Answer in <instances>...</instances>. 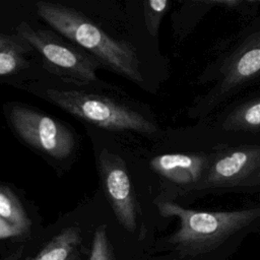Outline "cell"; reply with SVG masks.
<instances>
[{"mask_svg":"<svg viewBox=\"0 0 260 260\" xmlns=\"http://www.w3.org/2000/svg\"><path fill=\"white\" fill-rule=\"evenodd\" d=\"M260 169V145H240L211 153L207 171L190 194L236 188Z\"/></svg>","mask_w":260,"mask_h":260,"instance_id":"obj_7","label":"cell"},{"mask_svg":"<svg viewBox=\"0 0 260 260\" xmlns=\"http://www.w3.org/2000/svg\"><path fill=\"white\" fill-rule=\"evenodd\" d=\"M80 242L78 228L70 226L54 237L41 252L30 260H69Z\"/></svg>","mask_w":260,"mask_h":260,"instance_id":"obj_12","label":"cell"},{"mask_svg":"<svg viewBox=\"0 0 260 260\" xmlns=\"http://www.w3.org/2000/svg\"><path fill=\"white\" fill-rule=\"evenodd\" d=\"M171 2L168 0H148L143 2V15L148 34L155 38L162 17L169 10Z\"/></svg>","mask_w":260,"mask_h":260,"instance_id":"obj_15","label":"cell"},{"mask_svg":"<svg viewBox=\"0 0 260 260\" xmlns=\"http://www.w3.org/2000/svg\"><path fill=\"white\" fill-rule=\"evenodd\" d=\"M221 126L226 131H260V96L249 100L231 111Z\"/></svg>","mask_w":260,"mask_h":260,"instance_id":"obj_11","label":"cell"},{"mask_svg":"<svg viewBox=\"0 0 260 260\" xmlns=\"http://www.w3.org/2000/svg\"><path fill=\"white\" fill-rule=\"evenodd\" d=\"M213 7H216L215 0L190 1L185 3L178 15L177 34L185 36L191 31L198 21Z\"/></svg>","mask_w":260,"mask_h":260,"instance_id":"obj_14","label":"cell"},{"mask_svg":"<svg viewBox=\"0 0 260 260\" xmlns=\"http://www.w3.org/2000/svg\"><path fill=\"white\" fill-rule=\"evenodd\" d=\"M39 15L55 30L89 53L101 65L142 84L143 76L135 48L108 36L83 14L62 4L40 1Z\"/></svg>","mask_w":260,"mask_h":260,"instance_id":"obj_2","label":"cell"},{"mask_svg":"<svg viewBox=\"0 0 260 260\" xmlns=\"http://www.w3.org/2000/svg\"><path fill=\"white\" fill-rule=\"evenodd\" d=\"M44 96L72 116L103 129L134 131L144 135H153L158 131L155 123L141 113L103 95L48 88Z\"/></svg>","mask_w":260,"mask_h":260,"instance_id":"obj_3","label":"cell"},{"mask_svg":"<svg viewBox=\"0 0 260 260\" xmlns=\"http://www.w3.org/2000/svg\"><path fill=\"white\" fill-rule=\"evenodd\" d=\"M259 2V5H260V1H258Z\"/></svg>","mask_w":260,"mask_h":260,"instance_id":"obj_19","label":"cell"},{"mask_svg":"<svg viewBox=\"0 0 260 260\" xmlns=\"http://www.w3.org/2000/svg\"><path fill=\"white\" fill-rule=\"evenodd\" d=\"M16 32L40 54L44 67L64 81L81 85L100 81L95 72L101 64L91 55L25 21L16 26Z\"/></svg>","mask_w":260,"mask_h":260,"instance_id":"obj_5","label":"cell"},{"mask_svg":"<svg viewBox=\"0 0 260 260\" xmlns=\"http://www.w3.org/2000/svg\"><path fill=\"white\" fill-rule=\"evenodd\" d=\"M260 75V30L246 38L220 63L213 86L195 99L189 115L203 118L241 87Z\"/></svg>","mask_w":260,"mask_h":260,"instance_id":"obj_4","label":"cell"},{"mask_svg":"<svg viewBox=\"0 0 260 260\" xmlns=\"http://www.w3.org/2000/svg\"><path fill=\"white\" fill-rule=\"evenodd\" d=\"M10 123L27 144L57 159L67 157L74 147L72 132L62 123L23 106H12Z\"/></svg>","mask_w":260,"mask_h":260,"instance_id":"obj_6","label":"cell"},{"mask_svg":"<svg viewBox=\"0 0 260 260\" xmlns=\"http://www.w3.org/2000/svg\"><path fill=\"white\" fill-rule=\"evenodd\" d=\"M23 232L18 228L12 225L2 216H0V239H7L21 235Z\"/></svg>","mask_w":260,"mask_h":260,"instance_id":"obj_17","label":"cell"},{"mask_svg":"<svg viewBox=\"0 0 260 260\" xmlns=\"http://www.w3.org/2000/svg\"><path fill=\"white\" fill-rule=\"evenodd\" d=\"M162 216L179 219V229L169 242L182 255L197 256L212 251L232 237L260 223V205L229 211H199L171 200L156 203Z\"/></svg>","mask_w":260,"mask_h":260,"instance_id":"obj_1","label":"cell"},{"mask_svg":"<svg viewBox=\"0 0 260 260\" xmlns=\"http://www.w3.org/2000/svg\"><path fill=\"white\" fill-rule=\"evenodd\" d=\"M257 186H260V169L250 178L242 182L237 188H252Z\"/></svg>","mask_w":260,"mask_h":260,"instance_id":"obj_18","label":"cell"},{"mask_svg":"<svg viewBox=\"0 0 260 260\" xmlns=\"http://www.w3.org/2000/svg\"><path fill=\"white\" fill-rule=\"evenodd\" d=\"M0 216L23 233L30 226V220L16 195L8 187L0 184Z\"/></svg>","mask_w":260,"mask_h":260,"instance_id":"obj_13","label":"cell"},{"mask_svg":"<svg viewBox=\"0 0 260 260\" xmlns=\"http://www.w3.org/2000/svg\"><path fill=\"white\" fill-rule=\"evenodd\" d=\"M99 167L105 192L117 219L127 231L134 232L137 218L136 198L124 161L104 149L100 154Z\"/></svg>","mask_w":260,"mask_h":260,"instance_id":"obj_8","label":"cell"},{"mask_svg":"<svg viewBox=\"0 0 260 260\" xmlns=\"http://www.w3.org/2000/svg\"><path fill=\"white\" fill-rule=\"evenodd\" d=\"M89 260H112L106 225H100L93 235Z\"/></svg>","mask_w":260,"mask_h":260,"instance_id":"obj_16","label":"cell"},{"mask_svg":"<svg viewBox=\"0 0 260 260\" xmlns=\"http://www.w3.org/2000/svg\"><path fill=\"white\" fill-rule=\"evenodd\" d=\"M29 45L18 35L0 31V76L13 74L25 66L24 53Z\"/></svg>","mask_w":260,"mask_h":260,"instance_id":"obj_10","label":"cell"},{"mask_svg":"<svg viewBox=\"0 0 260 260\" xmlns=\"http://www.w3.org/2000/svg\"><path fill=\"white\" fill-rule=\"evenodd\" d=\"M210 157L205 153H167L154 156L149 165L153 172L188 194L203 179Z\"/></svg>","mask_w":260,"mask_h":260,"instance_id":"obj_9","label":"cell"}]
</instances>
